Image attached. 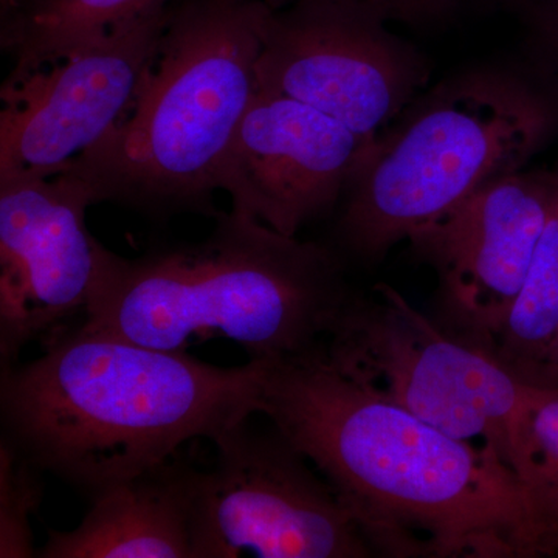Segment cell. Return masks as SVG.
<instances>
[{
  "label": "cell",
  "instance_id": "6da1fadb",
  "mask_svg": "<svg viewBox=\"0 0 558 558\" xmlns=\"http://www.w3.org/2000/svg\"><path fill=\"white\" fill-rule=\"evenodd\" d=\"M259 414L317 468L381 556L532 558L519 475L341 369L325 341L267 362Z\"/></svg>",
  "mask_w": 558,
  "mask_h": 558
},
{
  "label": "cell",
  "instance_id": "7a4b0ae2",
  "mask_svg": "<svg viewBox=\"0 0 558 558\" xmlns=\"http://www.w3.org/2000/svg\"><path fill=\"white\" fill-rule=\"evenodd\" d=\"M267 362L234 368L84 328L54 330L46 354L5 366L2 440L90 499L259 414Z\"/></svg>",
  "mask_w": 558,
  "mask_h": 558
},
{
  "label": "cell",
  "instance_id": "3957f363",
  "mask_svg": "<svg viewBox=\"0 0 558 558\" xmlns=\"http://www.w3.org/2000/svg\"><path fill=\"white\" fill-rule=\"evenodd\" d=\"M352 296L328 248L231 208L194 244L131 259L102 247L81 325L163 351L222 337L275 362L326 341Z\"/></svg>",
  "mask_w": 558,
  "mask_h": 558
},
{
  "label": "cell",
  "instance_id": "277c9868",
  "mask_svg": "<svg viewBox=\"0 0 558 558\" xmlns=\"http://www.w3.org/2000/svg\"><path fill=\"white\" fill-rule=\"evenodd\" d=\"M267 10L260 0H171L131 108L61 172L81 180L95 204L216 218L213 194L258 90Z\"/></svg>",
  "mask_w": 558,
  "mask_h": 558
},
{
  "label": "cell",
  "instance_id": "5b68a950",
  "mask_svg": "<svg viewBox=\"0 0 558 558\" xmlns=\"http://www.w3.org/2000/svg\"><path fill=\"white\" fill-rule=\"evenodd\" d=\"M548 131L545 105L512 81L469 80L439 92L352 175L344 244L381 258L481 186L521 171Z\"/></svg>",
  "mask_w": 558,
  "mask_h": 558
},
{
  "label": "cell",
  "instance_id": "8992f818",
  "mask_svg": "<svg viewBox=\"0 0 558 558\" xmlns=\"http://www.w3.org/2000/svg\"><path fill=\"white\" fill-rule=\"evenodd\" d=\"M341 369L451 438L497 453L517 475L542 388L425 317L387 284L352 296L325 341Z\"/></svg>",
  "mask_w": 558,
  "mask_h": 558
},
{
  "label": "cell",
  "instance_id": "52a82bcc",
  "mask_svg": "<svg viewBox=\"0 0 558 558\" xmlns=\"http://www.w3.org/2000/svg\"><path fill=\"white\" fill-rule=\"evenodd\" d=\"M242 418L213 440L201 473L193 558H362L369 548L328 481L271 425Z\"/></svg>",
  "mask_w": 558,
  "mask_h": 558
},
{
  "label": "cell",
  "instance_id": "ba28073f",
  "mask_svg": "<svg viewBox=\"0 0 558 558\" xmlns=\"http://www.w3.org/2000/svg\"><path fill=\"white\" fill-rule=\"evenodd\" d=\"M351 0H296L267 10L258 89L293 98L343 123L369 154L427 81L421 58Z\"/></svg>",
  "mask_w": 558,
  "mask_h": 558
},
{
  "label": "cell",
  "instance_id": "9c48e42d",
  "mask_svg": "<svg viewBox=\"0 0 558 558\" xmlns=\"http://www.w3.org/2000/svg\"><path fill=\"white\" fill-rule=\"evenodd\" d=\"M557 196V175L512 172L411 234L438 275L440 328L490 354Z\"/></svg>",
  "mask_w": 558,
  "mask_h": 558
},
{
  "label": "cell",
  "instance_id": "30bf717a",
  "mask_svg": "<svg viewBox=\"0 0 558 558\" xmlns=\"http://www.w3.org/2000/svg\"><path fill=\"white\" fill-rule=\"evenodd\" d=\"M168 5L20 83L3 84L0 178L58 174L119 123L159 47Z\"/></svg>",
  "mask_w": 558,
  "mask_h": 558
},
{
  "label": "cell",
  "instance_id": "8fae6325",
  "mask_svg": "<svg viewBox=\"0 0 558 558\" xmlns=\"http://www.w3.org/2000/svg\"><path fill=\"white\" fill-rule=\"evenodd\" d=\"M90 191L68 172L0 178V362L84 314L105 245L86 226Z\"/></svg>",
  "mask_w": 558,
  "mask_h": 558
},
{
  "label": "cell",
  "instance_id": "7c38bea8",
  "mask_svg": "<svg viewBox=\"0 0 558 558\" xmlns=\"http://www.w3.org/2000/svg\"><path fill=\"white\" fill-rule=\"evenodd\" d=\"M369 156L343 123L293 98L256 90L220 171L231 208L296 238L326 215Z\"/></svg>",
  "mask_w": 558,
  "mask_h": 558
},
{
  "label": "cell",
  "instance_id": "4fadbf2b",
  "mask_svg": "<svg viewBox=\"0 0 558 558\" xmlns=\"http://www.w3.org/2000/svg\"><path fill=\"white\" fill-rule=\"evenodd\" d=\"M201 470L172 457L106 488L72 531H49L44 558H193Z\"/></svg>",
  "mask_w": 558,
  "mask_h": 558
},
{
  "label": "cell",
  "instance_id": "5bb4252c",
  "mask_svg": "<svg viewBox=\"0 0 558 558\" xmlns=\"http://www.w3.org/2000/svg\"><path fill=\"white\" fill-rule=\"evenodd\" d=\"M171 0H5L0 2V40L16 84L64 60L113 28Z\"/></svg>",
  "mask_w": 558,
  "mask_h": 558
},
{
  "label": "cell",
  "instance_id": "9a60e30c",
  "mask_svg": "<svg viewBox=\"0 0 558 558\" xmlns=\"http://www.w3.org/2000/svg\"><path fill=\"white\" fill-rule=\"evenodd\" d=\"M558 332V196L534 258L490 355L512 376L538 388L539 374Z\"/></svg>",
  "mask_w": 558,
  "mask_h": 558
},
{
  "label": "cell",
  "instance_id": "2e32d148",
  "mask_svg": "<svg viewBox=\"0 0 558 558\" xmlns=\"http://www.w3.org/2000/svg\"><path fill=\"white\" fill-rule=\"evenodd\" d=\"M532 529V558L558 557V392L542 389L520 473Z\"/></svg>",
  "mask_w": 558,
  "mask_h": 558
},
{
  "label": "cell",
  "instance_id": "e0dca14e",
  "mask_svg": "<svg viewBox=\"0 0 558 558\" xmlns=\"http://www.w3.org/2000/svg\"><path fill=\"white\" fill-rule=\"evenodd\" d=\"M38 469L21 458L5 440L0 444V557H32L31 515L43 499Z\"/></svg>",
  "mask_w": 558,
  "mask_h": 558
},
{
  "label": "cell",
  "instance_id": "ac0fdd59",
  "mask_svg": "<svg viewBox=\"0 0 558 558\" xmlns=\"http://www.w3.org/2000/svg\"><path fill=\"white\" fill-rule=\"evenodd\" d=\"M271 10L282 9L296 0H260ZM379 14L381 20L422 24L454 13L469 0H351Z\"/></svg>",
  "mask_w": 558,
  "mask_h": 558
},
{
  "label": "cell",
  "instance_id": "d6986e66",
  "mask_svg": "<svg viewBox=\"0 0 558 558\" xmlns=\"http://www.w3.org/2000/svg\"><path fill=\"white\" fill-rule=\"evenodd\" d=\"M538 388L558 392V332L548 352L542 374H539Z\"/></svg>",
  "mask_w": 558,
  "mask_h": 558
},
{
  "label": "cell",
  "instance_id": "ffe728a7",
  "mask_svg": "<svg viewBox=\"0 0 558 558\" xmlns=\"http://www.w3.org/2000/svg\"><path fill=\"white\" fill-rule=\"evenodd\" d=\"M549 21L553 25L554 31L558 33V0H549Z\"/></svg>",
  "mask_w": 558,
  "mask_h": 558
},
{
  "label": "cell",
  "instance_id": "44dd1931",
  "mask_svg": "<svg viewBox=\"0 0 558 558\" xmlns=\"http://www.w3.org/2000/svg\"><path fill=\"white\" fill-rule=\"evenodd\" d=\"M0 2H5V0H0Z\"/></svg>",
  "mask_w": 558,
  "mask_h": 558
}]
</instances>
